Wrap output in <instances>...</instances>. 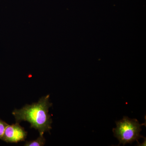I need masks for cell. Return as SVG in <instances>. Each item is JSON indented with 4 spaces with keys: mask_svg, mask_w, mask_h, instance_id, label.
<instances>
[{
    "mask_svg": "<svg viewBox=\"0 0 146 146\" xmlns=\"http://www.w3.org/2000/svg\"><path fill=\"white\" fill-rule=\"evenodd\" d=\"M50 95L42 97L37 103L31 105H26L20 109H15L12 112L16 123L23 121L31 124V128H33L39 131L40 136H43L44 132L52 129L51 115L48 114L49 109L52 104L49 101Z\"/></svg>",
    "mask_w": 146,
    "mask_h": 146,
    "instance_id": "obj_1",
    "label": "cell"
},
{
    "mask_svg": "<svg viewBox=\"0 0 146 146\" xmlns=\"http://www.w3.org/2000/svg\"><path fill=\"white\" fill-rule=\"evenodd\" d=\"M117 127L112 129L115 137L119 141L120 145H123L127 143L131 144L138 139L145 138L140 134L142 126L145 123L140 124L136 119H130L124 116L123 119L116 121Z\"/></svg>",
    "mask_w": 146,
    "mask_h": 146,
    "instance_id": "obj_2",
    "label": "cell"
},
{
    "mask_svg": "<svg viewBox=\"0 0 146 146\" xmlns=\"http://www.w3.org/2000/svg\"><path fill=\"white\" fill-rule=\"evenodd\" d=\"M27 132L19 123L9 125L6 128L2 140L8 143H17L25 141L27 138Z\"/></svg>",
    "mask_w": 146,
    "mask_h": 146,
    "instance_id": "obj_3",
    "label": "cell"
},
{
    "mask_svg": "<svg viewBox=\"0 0 146 146\" xmlns=\"http://www.w3.org/2000/svg\"><path fill=\"white\" fill-rule=\"evenodd\" d=\"M46 139L44 136H40L37 139L33 141H27L25 146H43L44 145Z\"/></svg>",
    "mask_w": 146,
    "mask_h": 146,
    "instance_id": "obj_4",
    "label": "cell"
},
{
    "mask_svg": "<svg viewBox=\"0 0 146 146\" xmlns=\"http://www.w3.org/2000/svg\"><path fill=\"white\" fill-rule=\"evenodd\" d=\"M8 125V124L0 119V139H1L2 137L6 128Z\"/></svg>",
    "mask_w": 146,
    "mask_h": 146,
    "instance_id": "obj_5",
    "label": "cell"
}]
</instances>
